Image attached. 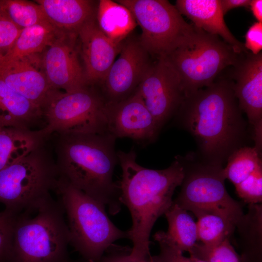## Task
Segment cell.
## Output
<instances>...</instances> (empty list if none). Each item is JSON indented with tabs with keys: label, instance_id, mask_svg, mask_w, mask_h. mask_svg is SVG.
Returning a JSON list of instances; mask_svg holds the SVG:
<instances>
[{
	"label": "cell",
	"instance_id": "3",
	"mask_svg": "<svg viewBox=\"0 0 262 262\" xmlns=\"http://www.w3.org/2000/svg\"><path fill=\"white\" fill-rule=\"evenodd\" d=\"M122 169L119 187L122 203L129 209L132 226L128 230L132 243L131 251L150 256L149 237L157 220L173 203L172 196L183 178V169L176 156L170 165L164 169L145 168L136 162L133 149L117 151Z\"/></svg>",
	"mask_w": 262,
	"mask_h": 262
},
{
	"label": "cell",
	"instance_id": "19",
	"mask_svg": "<svg viewBox=\"0 0 262 262\" xmlns=\"http://www.w3.org/2000/svg\"><path fill=\"white\" fill-rule=\"evenodd\" d=\"M49 22L59 32L78 33L96 16L98 1L89 0H37Z\"/></svg>",
	"mask_w": 262,
	"mask_h": 262
},
{
	"label": "cell",
	"instance_id": "25",
	"mask_svg": "<svg viewBox=\"0 0 262 262\" xmlns=\"http://www.w3.org/2000/svg\"><path fill=\"white\" fill-rule=\"evenodd\" d=\"M196 216L198 241L205 245H214L230 239L236 229L237 223L234 221L218 213H203Z\"/></svg>",
	"mask_w": 262,
	"mask_h": 262
},
{
	"label": "cell",
	"instance_id": "27",
	"mask_svg": "<svg viewBox=\"0 0 262 262\" xmlns=\"http://www.w3.org/2000/svg\"><path fill=\"white\" fill-rule=\"evenodd\" d=\"M0 9L21 29L49 22L43 8L37 3L22 0H0Z\"/></svg>",
	"mask_w": 262,
	"mask_h": 262
},
{
	"label": "cell",
	"instance_id": "30",
	"mask_svg": "<svg viewBox=\"0 0 262 262\" xmlns=\"http://www.w3.org/2000/svg\"><path fill=\"white\" fill-rule=\"evenodd\" d=\"M238 196L246 203L262 202V166L259 167L241 182L235 186Z\"/></svg>",
	"mask_w": 262,
	"mask_h": 262
},
{
	"label": "cell",
	"instance_id": "33",
	"mask_svg": "<svg viewBox=\"0 0 262 262\" xmlns=\"http://www.w3.org/2000/svg\"><path fill=\"white\" fill-rule=\"evenodd\" d=\"M108 249L98 262H151V257L137 255L131 248L113 247Z\"/></svg>",
	"mask_w": 262,
	"mask_h": 262
},
{
	"label": "cell",
	"instance_id": "10",
	"mask_svg": "<svg viewBox=\"0 0 262 262\" xmlns=\"http://www.w3.org/2000/svg\"><path fill=\"white\" fill-rule=\"evenodd\" d=\"M141 29V43L153 60L165 57L193 27L166 0H117Z\"/></svg>",
	"mask_w": 262,
	"mask_h": 262
},
{
	"label": "cell",
	"instance_id": "9",
	"mask_svg": "<svg viewBox=\"0 0 262 262\" xmlns=\"http://www.w3.org/2000/svg\"><path fill=\"white\" fill-rule=\"evenodd\" d=\"M106 104L101 91L89 86L52 90L42 109L45 126L38 131L46 140L52 134L108 132Z\"/></svg>",
	"mask_w": 262,
	"mask_h": 262
},
{
	"label": "cell",
	"instance_id": "6",
	"mask_svg": "<svg viewBox=\"0 0 262 262\" xmlns=\"http://www.w3.org/2000/svg\"><path fill=\"white\" fill-rule=\"evenodd\" d=\"M31 214L17 215L8 262H73L69 232L61 202L50 198Z\"/></svg>",
	"mask_w": 262,
	"mask_h": 262
},
{
	"label": "cell",
	"instance_id": "4",
	"mask_svg": "<svg viewBox=\"0 0 262 262\" xmlns=\"http://www.w3.org/2000/svg\"><path fill=\"white\" fill-rule=\"evenodd\" d=\"M54 191L66 217L70 245L87 262H98L115 241L128 238L101 203L59 178Z\"/></svg>",
	"mask_w": 262,
	"mask_h": 262
},
{
	"label": "cell",
	"instance_id": "13",
	"mask_svg": "<svg viewBox=\"0 0 262 262\" xmlns=\"http://www.w3.org/2000/svg\"><path fill=\"white\" fill-rule=\"evenodd\" d=\"M235 96L253 128L254 147L261 153L262 140V53L242 54L231 66Z\"/></svg>",
	"mask_w": 262,
	"mask_h": 262
},
{
	"label": "cell",
	"instance_id": "8",
	"mask_svg": "<svg viewBox=\"0 0 262 262\" xmlns=\"http://www.w3.org/2000/svg\"><path fill=\"white\" fill-rule=\"evenodd\" d=\"M178 156L182 166L183 178L180 192L173 202L195 216L216 213L237 224L244 214L242 205L226 190L223 164L209 161L198 153Z\"/></svg>",
	"mask_w": 262,
	"mask_h": 262
},
{
	"label": "cell",
	"instance_id": "26",
	"mask_svg": "<svg viewBox=\"0 0 262 262\" xmlns=\"http://www.w3.org/2000/svg\"><path fill=\"white\" fill-rule=\"evenodd\" d=\"M261 155L255 147L243 146L235 150L228 158L224 168L226 179L234 186L241 182L262 166Z\"/></svg>",
	"mask_w": 262,
	"mask_h": 262
},
{
	"label": "cell",
	"instance_id": "12",
	"mask_svg": "<svg viewBox=\"0 0 262 262\" xmlns=\"http://www.w3.org/2000/svg\"><path fill=\"white\" fill-rule=\"evenodd\" d=\"M154 60L138 88L161 130L175 114L184 95L179 77L168 62L164 58Z\"/></svg>",
	"mask_w": 262,
	"mask_h": 262
},
{
	"label": "cell",
	"instance_id": "21",
	"mask_svg": "<svg viewBox=\"0 0 262 262\" xmlns=\"http://www.w3.org/2000/svg\"><path fill=\"white\" fill-rule=\"evenodd\" d=\"M45 140L38 131L0 126V170L24 157Z\"/></svg>",
	"mask_w": 262,
	"mask_h": 262
},
{
	"label": "cell",
	"instance_id": "17",
	"mask_svg": "<svg viewBox=\"0 0 262 262\" xmlns=\"http://www.w3.org/2000/svg\"><path fill=\"white\" fill-rule=\"evenodd\" d=\"M0 77L7 86L38 106L41 111L52 90L43 72L32 64L29 57L7 60L0 54Z\"/></svg>",
	"mask_w": 262,
	"mask_h": 262
},
{
	"label": "cell",
	"instance_id": "1",
	"mask_svg": "<svg viewBox=\"0 0 262 262\" xmlns=\"http://www.w3.org/2000/svg\"><path fill=\"white\" fill-rule=\"evenodd\" d=\"M233 84L229 76L218 77L210 85L184 96L174 115L195 138L199 154L222 164L243 147L246 135Z\"/></svg>",
	"mask_w": 262,
	"mask_h": 262
},
{
	"label": "cell",
	"instance_id": "16",
	"mask_svg": "<svg viewBox=\"0 0 262 262\" xmlns=\"http://www.w3.org/2000/svg\"><path fill=\"white\" fill-rule=\"evenodd\" d=\"M84 75L88 86L100 85L119 53L123 42L116 44L99 29L96 16L78 31Z\"/></svg>",
	"mask_w": 262,
	"mask_h": 262
},
{
	"label": "cell",
	"instance_id": "18",
	"mask_svg": "<svg viewBox=\"0 0 262 262\" xmlns=\"http://www.w3.org/2000/svg\"><path fill=\"white\" fill-rule=\"evenodd\" d=\"M176 8L206 32L220 36L234 51L241 54L248 52L244 44L230 32L224 19L220 0H177Z\"/></svg>",
	"mask_w": 262,
	"mask_h": 262
},
{
	"label": "cell",
	"instance_id": "14",
	"mask_svg": "<svg viewBox=\"0 0 262 262\" xmlns=\"http://www.w3.org/2000/svg\"><path fill=\"white\" fill-rule=\"evenodd\" d=\"M77 33H60L46 48L41 65L51 90L69 92L89 86L78 55Z\"/></svg>",
	"mask_w": 262,
	"mask_h": 262
},
{
	"label": "cell",
	"instance_id": "35",
	"mask_svg": "<svg viewBox=\"0 0 262 262\" xmlns=\"http://www.w3.org/2000/svg\"><path fill=\"white\" fill-rule=\"evenodd\" d=\"M222 13L225 15L232 9L241 7H248L250 0H220Z\"/></svg>",
	"mask_w": 262,
	"mask_h": 262
},
{
	"label": "cell",
	"instance_id": "5",
	"mask_svg": "<svg viewBox=\"0 0 262 262\" xmlns=\"http://www.w3.org/2000/svg\"><path fill=\"white\" fill-rule=\"evenodd\" d=\"M46 141L0 170V203L5 210L16 215L31 214L51 197L59 175Z\"/></svg>",
	"mask_w": 262,
	"mask_h": 262
},
{
	"label": "cell",
	"instance_id": "23",
	"mask_svg": "<svg viewBox=\"0 0 262 262\" xmlns=\"http://www.w3.org/2000/svg\"><path fill=\"white\" fill-rule=\"evenodd\" d=\"M60 33L49 22L23 28L12 47L1 56L7 60L29 57L43 51Z\"/></svg>",
	"mask_w": 262,
	"mask_h": 262
},
{
	"label": "cell",
	"instance_id": "20",
	"mask_svg": "<svg viewBox=\"0 0 262 262\" xmlns=\"http://www.w3.org/2000/svg\"><path fill=\"white\" fill-rule=\"evenodd\" d=\"M96 20L101 31L116 44L121 43L137 25L126 7L111 0L98 1Z\"/></svg>",
	"mask_w": 262,
	"mask_h": 262
},
{
	"label": "cell",
	"instance_id": "31",
	"mask_svg": "<svg viewBox=\"0 0 262 262\" xmlns=\"http://www.w3.org/2000/svg\"><path fill=\"white\" fill-rule=\"evenodd\" d=\"M16 216L6 210L0 212V262H8Z\"/></svg>",
	"mask_w": 262,
	"mask_h": 262
},
{
	"label": "cell",
	"instance_id": "36",
	"mask_svg": "<svg viewBox=\"0 0 262 262\" xmlns=\"http://www.w3.org/2000/svg\"><path fill=\"white\" fill-rule=\"evenodd\" d=\"M249 6L253 16L258 22H262V0H251Z\"/></svg>",
	"mask_w": 262,
	"mask_h": 262
},
{
	"label": "cell",
	"instance_id": "32",
	"mask_svg": "<svg viewBox=\"0 0 262 262\" xmlns=\"http://www.w3.org/2000/svg\"><path fill=\"white\" fill-rule=\"evenodd\" d=\"M21 30L0 9V54L10 49Z\"/></svg>",
	"mask_w": 262,
	"mask_h": 262
},
{
	"label": "cell",
	"instance_id": "11",
	"mask_svg": "<svg viewBox=\"0 0 262 262\" xmlns=\"http://www.w3.org/2000/svg\"><path fill=\"white\" fill-rule=\"evenodd\" d=\"M119 54L100 85L106 102H118L133 94L153 62L139 37L131 34L123 41Z\"/></svg>",
	"mask_w": 262,
	"mask_h": 262
},
{
	"label": "cell",
	"instance_id": "2",
	"mask_svg": "<svg viewBox=\"0 0 262 262\" xmlns=\"http://www.w3.org/2000/svg\"><path fill=\"white\" fill-rule=\"evenodd\" d=\"M54 157L59 178L115 214L122 204L113 180L118 162L116 138L108 132L55 134Z\"/></svg>",
	"mask_w": 262,
	"mask_h": 262
},
{
	"label": "cell",
	"instance_id": "29",
	"mask_svg": "<svg viewBox=\"0 0 262 262\" xmlns=\"http://www.w3.org/2000/svg\"><path fill=\"white\" fill-rule=\"evenodd\" d=\"M154 239L159 244L160 253L151 256V262H207L192 256H184L183 252L167 239L163 231L156 233Z\"/></svg>",
	"mask_w": 262,
	"mask_h": 262
},
{
	"label": "cell",
	"instance_id": "28",
	"mask_svg": "<svg viewBox=\"0 0 262 262\" xmlns=\"http://www.w3.org/2000/svg\"><path fill=\"white\" fill-rule=\"evenodd\" d=\"M188 252L190 256L207 262H242L240 255L229 239L212 245L197 242Z\"/></svg>",
	"mask_w": 262,
	"mask_h": 262
},
{
	"label": "cell",
	"instance_id": "7",
	"mask_svg": "<svg viewBox=\"0 0 262 262\" xmlns=\"http://www.w3.org/2000/svg\"><path fill=\"white\" fill-rule=\"evenodd\" d=\"M242 54L219 36L194 25L164 58L178 75L185 96L211 84Z\"/></svg>",
	"mask_w": 262,
	"mask_h": 262
},
{
	"label": "cell",
	"instance_id": "24",
	"mask_svg": "<svg viewBox=\"0 0 262 262\" xmlns=\"http://www.w3.org/2000/svg\"><path fill=\"white\" fill-rule=\"evenodd\" d=\"M164 215L168 224L166 237L181 251L189 252L198 242L196 222L186 210L174 202Z\"/></svg>",
	"mask_w": 262,
	"mask_h": 262
},
{
	"label": "cell",
	"instance_id": "15",
	"mask_svg": "<svg viewBox=\"0 0 262 262\" xmlns=\"http://www.w3.org/2000/svg\"><path fill=\"white\" fill-rule=\"evenodd\" d=\"M107 130L116 139L128 137L142 144L153 141L160 129L137 88L126 98L106 102Z\"/></svg>",
	"mask_w": 262,
	"mask_h": 262
},
{
	"label": "cell",
	"instance_id": "22",
	"mask_svg": "<svg viewBox=\"0 0 262 262\" xmlns=\"http://www.w3.org/2000/svg\"><path fill=\"white\" fill-rule=\"evenodd\" d=\"M248 210L236 225L242 262H262V205H248Z\"/></svg>",
	"mask_w": 262,
	"mask_h": 262
},
{
	"label": "cell",
	"instance_id": "34",
	"mask_svg": "<svg viewBox=\"0 0 262 262\" xmlns=\"http://www.w3.org/2000/svg\"><path fill=\"white\" fill-rule=\"evenodd\" d=\"M246 49L254 55H257L262 49V22H256L248 29L245 35Z\"/></svg>",
	"mask_w": 262,
	"mask_h": 262
}]
</instances>
